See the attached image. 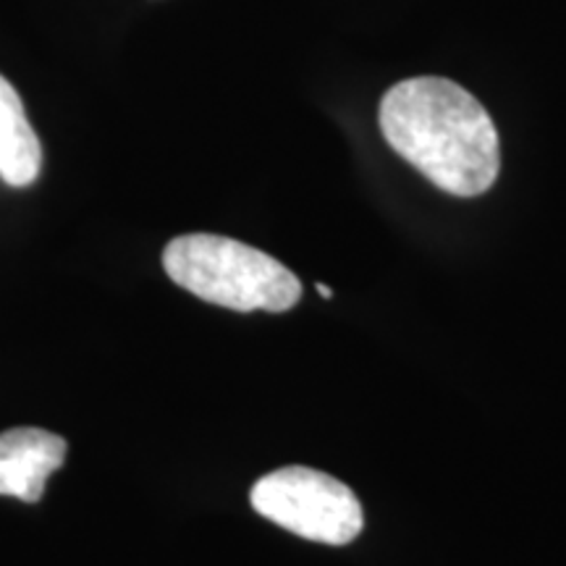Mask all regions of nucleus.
Returning a JSON list of instances; mask_svg holds the SVG:
<instances>
[{
	"mask_svg": "<svg viewBox=\"0 0 566 566\" xmlns=\"http://www.w3.org/2000/svg\"><path fill=\"white\" fill-rule=\"evenodd\" d=\"M380 132L394 153L454 197H478L501 168L495 124L475 95L441 76L394 84L380 101Z\"/></svg>",
	"mask_w": 566,
	"mask_h": 566,
	"instance_id": "obj_1",
	"label": "nucleus"
},
{
	"mask_svg": "<svg viewBox=\"0 0 566 566\" xmlns=\"http://www.w3.org/2000/svg\"><path fill=\"white\" fill-rule=\"evenodd\" d=\"M168 279L202 302L237 313H286L302 300V283L263 250L218 233H184L166 244Z\"/></svg>",
	"mask_w": 566,
	"mask_h": 566,
	"instance_id": "obj_2",
	"label": "nucleus"
},
{
	"mask_svg": "<svg viewBox=\"0 0 566 566\" xmlns=\"http://www.w3.org/2000/svg\"><path fill=\"white\" fill-rule=\"evenodd\" d=\"M252 509L273 525L325 546H346L363 533V504L342 480L313 467H281L250 491Z\"/></svg>",
	"mask_w": 566,
	"mask_h": 566,
	"instance_id": "obj_3",
	"label": "nucleus"
},
{
	"mask_svg": "<svg viewBox=\"0 0 566 566\" xmlns=\"http://www.w3.org/2000/svg\"><path fill=\"white\" fill-rule=\"evenodd\" d=\"M317 292H321V296H325V300H331V289L325 286V283H317Z\"/></svg>",
	"mask_w": 566,
	"mask_h": 566,
	"instance_id": "obj_6",
	"label": "nucleus"
},
{
	"mask_svg": "<svg viewBox=\"0 0 566 566\" xmlns=\"http://www.w3.org/2000/svg\"><path fill=\"white\" fill-rule=\"evenodd\" d=\"M66 451L69 443L51 430L13 428L0 433V495L38 504Z\"/></svg>",
	"mask_w": 566,
	"mask_h": 566,
	"instance_id": "obj_4",
	"label": "nucleus"
},
{
	"mask_svg": "<svg viewBox=\"0 0 566 566\" xmlns=\"http://www.w3.org/2000/svg\"><path fill=\"white\" fill-rule=\"evenodd\" d=\"M42 145L19 92L0 76V176L11 187H30L40 176Z\"/></svg>",
	"mask_w": 566,
	"mask_h": 566,
	"instance_id": "obj_5",
	"label": "nucleus"
}]
</instances>
